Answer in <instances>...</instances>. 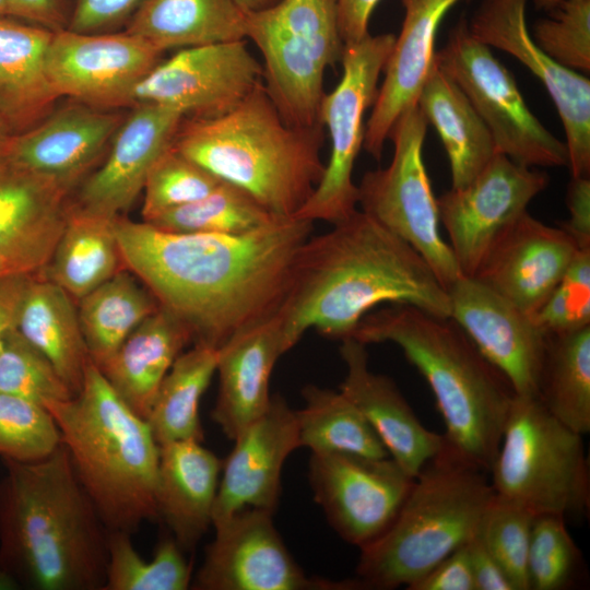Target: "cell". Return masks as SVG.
<instances>
[{
    "mask_svg": "<svg viewBox=\"0 0 590 590\" xmlns=\"http://www.w3.org/2000/svg\"><path fill=\"white\" fill-rule=\"evenodd\" d=\"M493 496L488 473L444 441L415 476L389 527L359 547L357 581L363 589H408L475 536Z\"/></svg>",
    "mask_w": 590,
    "mask_h": 590,
    "instance_id": "cell-7",
    "label": "cell"
},
{
    "mask_svg": "<svg viewBox=\"0 0 590 590\" xmlns=\"http://www.w3.org/2000/svg\"><path fill=\"white\" fill-rule=\"evenodd\" d=\"M349 338L398 345L432 389L446 447L489 473L515 392L451 317L391 304L365 315Z\"/></svg>",
    "mask_w": 590,
    "mask_h": 590,
    "instance_id": "cell-4",
    "label": "cell"
},
{
    "mask_svg": "<svg viewBox=\"0 0 590 590\" xmlns=\"http://www.w3.org/2000/svg\"><path fill=\"white\" fill-rule=\"evenodd\" d=\"M12 273L21 272L16 271L8 261L0 257V278Z\"/></svg>",
    "mask_w": 590,
    "mask_h": 590,
    "instance_id": "cell-59",
    "label": "cell"
},
{
    "mask_svg": "<svg viewBox=\"0 0 590 590\" xmlns=\"http://www.w3.org/2000/svg\"><path fill=\"white\" fill-rule=\"evenodd\" d=\"M219 349L194 343L182 352L161 382L146 421L156 442L203 440L200 400L216 371Z\"/></svg>",
    "mask_w": 590,
    "mask_h": 590,
    "instance_id": "cell-37",
    "label": "cell"
},
{
    "mask_svg": "<svg viewBox=\"0 0 590 590\" xmlns=\"http://www.w3.org/2000/svg\"><path fill=\"white\" fill-rule=\"evenodd\" d=\"M54 32L0 16V115L13 132L36 125L58 98L47 75V52Z\"/></svg>",
    "mask_w": 590,
    "mask_h": 590,
    "instance_id": "cell-30",
    "label": "cell"
},
{
    "mask_svg": "<svg viewBox=\"0 0 590 590\" xmlns=\"http://www.w3.org/2000/svg\"><path fill=\"white\" fill-rule=\"evenodd\" d=\"M314 222L280 217L241 235L176 233L118 216L123 267L181 320L196 343L219 349L279 309Z\"/></svg>",
    "mask_w": 590,
    "mask_h": 590,
    "instance_id": "cell-1",
    "label": "cell"
},
{
    "mask_svg": "<svg viewBox=\"0 0 590 590\" xmlns=\"http://www.w3.org/2000/svg\"><path fill=\"white\" fill-rule=\"evenodd\" d=\"M31 275L12 273L0 278V339L15 328L19 306Z\"/></svg>",
    "mask_w": 590,
    "mask_h": 590,
    "instance_id": "cell-54",
    "label": "cell"
},
{
    "mask_svg": "<svg viewBox=\"0 0 590 590\" xmlns=\"http://www.w3.org/2000/svg\"><path fill=\"white\" fill-rule=\"evenodd\" d=\"M436 62L467 95L491 131L497 152L527 167L567 166L565 142L533 115L512 73L472 36L464 17L451 28Z\"/></svg>",
    "mask_w": 590,
    "mask_h": 590,
    "instance_id": "cell-12",
    "label": "cell"
},
{
    "mask_svg": "<svg viewBox=\"0 0 590 590\" xmlns=\"http://www.w3.org/2000/svg\"><path fill=\"white\" fill-rule=\"evenodd\" d=\"M202 441L160 446L155 500L181 550H192L212 526L221 460Z\"/></svg>",
    "mask_w": 590,
    "mask_h": 590,
    "instance_id": "cell-28",
    "label": "cell"
},
{
    "mask_svg": "<svg viewBox=\"0 0 590 590\" xmlns=\"http://www.w3.org/2000/svg\"><path fill=\"white\" fill-rule=\"evenodd\" d=\"M448 295L450 317L515 394L535 397L546 333L533 318L472 276L459 278Z\"/></svg>",
    "mask_w": 590,
    "mask_h": 590,
    "instance_id": "cell-19",
    "label": "cell"
},
{
    "mask_svg": "<svg viewBox=\"0 0 590 590\" xmlns=\"http://www.w3.org/2000/svg\"><path fill=\"white\" fill-rule=\"evenodd\" d=\"M582 555L559 515L534 516L528 553L530 590H565L583 573Z\"/></svg>",
    "mask_w": 590,
    "mask_h": 590,
    "instance_id": "cell-41",
    "label": "cell"
},
{
    "mask_svg": "<svg viewBox=\"0 0 590 590\" xmlns=\"http://www.w3.org/2000/svg\"><path fill=\"white\" fill-rule=\"evenodd\" d=\"M78 302L87 352L97 366L160 307L153 294L128 269H121Z\"/></svg>",
    "mask_w": 590,
    "mask_h": 590,
    "instance_id": "cell-36",
    "label": "cell"
},
{
    "mask_svg": "<svg viewBox=\"0 0 590 590\" xmlns=\"http://www.w3.org/2000/svg\"><path fill=\"white\" fill-rule=\"evenodd\" d=\"M496 495L534 516H586L589 463L582 435L552 416L535 397L515 394L488 473Z\"/></svg>",
    "mask_w": 590,
    "mask_h": 590,
    "instance_id": "cell-8",
    "label": "cell"
},
{
    "mask_svg": "<svg viewBox=\"0 0 590 590\" xmlns=\"http://www.w3.org/2000/svg\"><path fill=\"white\" fill-rule=\"evenodd\" d=\"M428 123L417 105L393 125L390 164L369 170L358 189L361 211L411 245L429 264L447 290L462 276L448 243L439 231V213L427 175L423 145Z\"/></svg>",
    "mask_w": 590,
    "mask_h": 590,
    "instance_id": "cell-10",
    "label": "cell"
},
{
    "mask_svg": "<svg viewBox=\"0 0 590 590\" xmlns=\"http://www.w3.org/2000/svg\"><path fill=\"white\" fill-rule=\"evenodd\" d=\"M62 444L49 410L30 400L0 392V457L32 462L51 455Z\"/></svg>",
    "mask_w": 590,
    "mask_h": 590,
    "instance_id": "cell-44",
    "label": "cell"
},
{
    "mask_svg": "<svg viewBox=\"0 0 590 590\" xmlns=\"http://www.w3.org/2000/svg\"><path fill=\"white\" fill-rule=\"evenodd\" d=\"M191 568L174 540H162L148 560L141 557L125 531H108L106 580L103 590H185Z\"/></svg>",
    "mask_w": 590,
    "mask_h": 590,
    "instance_id": "cell-40",
    "label": "cell"
},
{
    "mask_svg": "<svg viewBox=\"0 0 590 590\" xmlns=\"http://www.w3.org/2000/svg\"><path fill=\"white\" fill-rule=\"evenodd\" d=\"M534 515L494 493L476 536L500 564L515 590H530L528 553Z\"/></svg>",
    "mask_w": 590,
    "mask_h": 590,
    "instance_id": "cell-43",
    "label": "cell"
},
{
    "mask_svg": "<svg viewBox=\"0 0 590 590\" xmlns=\"http://www.w3.org/2000/svg\"><path fill=\"white\" fill-rule=\"evenodd\" d=\"M125 31L163 52L246 39L245 12L235 0H141Z\"/></svg>",
    "mask_w": 590,
    "mask_h": 590,
    "instance_id": "cell-33",
    "label": "cell"
},
{
    "mask_svg": "<svg viewBox=\"0 0 590 590\" xmlns=\"http://www.w3.org/2000/svg\"><path fill=\"white\" fill-rule=\"evenodd\" d=\"M73 300L42 273L33 274L19 306L15 329L49 359L75 396L91 358Z\"/></svg>",
    "mask_w": 590,
    "mask_h": 590,
    "instance_id": "cell-31",
    "label": "cell"
},
{
    "mask_svg": "<svg viewBox=\"0 0 590 590\" xmlns=\"http://www.w3.org/2000/svg\"><path fill=\"white\" fill-rule=\"evenodd\" d=\"M15 133L0 115V163L3 162L10 142Z\"/></svg>",
    "mask_w": 590,
    "mask_h": 590,
    "instance_id": "cell-55",
    "label": "cell"
},
{
    "mask_svg": "<svg viewBox=\"0 0 590 590\" xmlns=\"http://www.w3.org/2000/svg\"><path fill=\"white\" fill-rule=\"evenodd\" d=\"M276 219L280 217L271 214L246 191L222 181L208 196L169 210L149 223L176 233L241 235Z\"/></svg>",
    "mask_w": 590,
    "mask_h": 590,
    "instance_id": "cell-39",
    "label": "cell"
},
{
    "mask_svg": "<svg viewBox=\"0 0 590 590\" xmlns=\"http://www.w3.org/2000/svg\"><path fill=\"white\" fill-rule=\"evenodd\" d=\"M20 588L16 578L2 563H0V590H15Z\"/></svg>",
    "mask_w": 590,
    "mask_h": 590,
    "instance_id": "cell-57",
    "label": "cell"
},
{
    "mask_svg": "<svg viewBox=\"0 0 590 590\" xmlns=\"http://www.w3.org/2000/svg\"><path fill=\"white\" fill-rule=\"evenodd\" d=\"M468 545V544H467ZM464 545L440 560L409 590H475L474 579Z\"/></svg>",
    "mask_w": 590,
    "mask_h": 590,
    "instance_id": "cell-49",
    "label": "cell"
},
{
    "mask_svg": "<svg viewBox=\"0 0 590 590\" xmlns=\"http://www.w3.org/2000/svg\"><path fill=\"white\" fill-rule=\"evenodd\" d=\"M3 462L0 563L21 588L103 590L108 530L66 446L37 461Z\"/></svg>",
    "mask_w": 590,
    "mask_h": 590,
    "instance_id": "cell-3",
    "label": "cell"
},
{
    "mask_svg": "<svg viewBox=\"0 0 590 590\" xmlns=\"http://www.w3.org/2000/svg\"><path fill=\"white\" fill-rule=\"evenodd\" d=\"M302 396L305 404L295 411L300 447L311 453L389 457L371 426L340 389L308 385Z\"/></svg>",
    "mask_w": 590,
    "mask_h": 590,
    "instance_id": "cell-38",
    "label": "cell"
},
{
    "mask_svg": "<svg viewBox=\"0 0 590 590\" xmlns=\"http://www.w3.org/2000/svg\"><path fill=\"white\" fill-rule=\"evenodd\" d=\"M16 19L52 32L67 28L70 11L67 0H8Z\"/></svg>",
    "mask_w": 590,
    "mask_h": 590,
    "instance_id": "cell-51",
    "label": "cell"
},
{
    "mask_svg": "<svg viewBox=\"0 0 590 590\" xmlns=\"http://www.w3.org/2000/svg\"><path fill=\"white\" fill-rule=\"evenodd\" d=\"M1 345H2V339H0V350H1Z\"/></svg>",
    "mask_w": 590,
    "mask_h": 590,
    "instance_id": "cell-61",
    "label": "cell"
},
{
    "mask_svg": "<svg viewBox=\"0 0 590 590\" xmlns=\"http://www.w3.org/2000/svg\"><path fill=\"white\" fill-rule=\"evenodd\" d=\"M121 118L83 103H70L13 135L3 162L70 190L95 163Z\"/></svg>",
    "mask_w": 590,
    "mask_h": 590,
    "instance_id": "cell-23",
    "label": "cell"
},
{
    "mask_svg": "<svg viewBox=\"0 0 590 590\" xmlns=\"http://www.w3.org/2000/svg\"><path fill=\"white\" fill-rule=\"evenodd\" d=\"M345 377L340 390L359 410L389 457L415 477L444 447V437L426 428L393 380L368 366L366 345L342 340Z\"/></svg>",
    "mask_w": 590,
    "mask_h": 590,
    "instance_id": "cell-26",
    "label": "cell"
},
{
    "mask_svg": "<svg viewBox=\"0 0 590 590\" xmlns=\"http://www.w3.org/2000/svg\"><path fill=\"white\" fill-rule=\"evenodd\" d=\"M69 190L13 164L0 163V257L16 271L42 273L64 227Z\"/></svg>",
    "mask_w": 590,
    "mask_h": 590,
    "instance_id": "cell-25",
    "label": "cell"
},
{
    "mask_svg": "<svg viewBox=\"0 0 590 590\" xmlns=\"http://www.w3.org/2000/svg\"><path fill=\"white\" fill-rule=\"evenodd\" d=\"M233 440L235 445L222 463L212 526L248 507L274 512L283 464L300 447L295 410L280 394H273L267 411Z\"/></svg>",
    "mask_w": 590,
    "mask_h": 590,
    "instance_id": "cell-20",
    "label": "cell"
},
{
    "mask_svg": "<svg viewBox=\"0 0 590 590\" xmlns=\"http://www.w3.org/2000/svg\"><path fill=\"white\" fill-rule=\"evenodd\" d=\"M567 208L569 219L562 227L576 243L579 249H590V178L571 177L567 188Z\"/></svg>",
    "mask_w": 590,
    "mask_h": 590,
    "instance_id": "cell-50",
    "label": "cell"
},
{
    "mask_svg": "<svg viewBox=\"0 0 590 590\" xmlns=\"http://www.w3.org/2000/svg\"><path fill=\"white\" fill-rule=\"evenodd\" d=\"M530 31L538 46L571 71H590V0H565Z\"/></svg>",
    "mask_w": 590,
    "mask_h": 590,
    "instance_id": "cell-46",
    "label": "cell"
},
{
    "mask_svg": "<svg viewBox=\"0 0 590 590\" xmlns=\"http://www.w3.org/2000/svg\"><path fill=\"white\" fill-rule=\"evenodd\" d=\"M0 392L30 400L45 408L73 397L49 359L15 328L2 338Z\"/></svg>",
    "mask_w": 590,
    "mask_h": 590,
    "instance_id": "cell-42",
    "label": "cell"
},
{
    "mask_svg": "<svg viewBox=\"0 0 590 590\" xmlns=\"http://www.w3.org/2000/svg\"><path fill=\"white\" fill-rule=\"evenodd\" d=\"M528 0H482L468 27L487 47L519 60L552 98L565 131L571 177L590 174V80L555 62L534 42L526 20Z\"/></svg>",
    "mask_w": 590,
    "mask_h": 590,
    "instance_id": "cell-18",
    "label": "cell"
},
{
    "mask_svg": "<svg viewBox=\"0 0 590 590\" xmlns=\"http://www.w3.org/2000/svg\"><path fill=\"white\" fill-rule=\"evenodd\" d=\"M563 1L565 0H533V3L535 9L548 12Z\"/></svg>",
    "mask_w": 590,
    "mask_h": 590,
    "instance_id": "cell-58",
    "label": "cell"
},
{
    "mask_svg": "<svg viewBox=\"0 0 590 590\" xmlns=\"http://www.w3.org/2000/svg\"><path fill=\"white\" fill-rule=\"evenodd\" d=\"M380 304H408L450 317L447 290L406 241L356 210L299 248L276 310L283 347L291 350L310 328L346 339Z\"/></svg>",
    "mask_w": 590,
    "mask_h": 590,
    "instance_id": "cell-2",
    "label": "cell"
},
{
    "mask_svg": "<svg viewBox=\"0 0 590 590\" xmlns=\"http://www.w3.org/2000/svg\"><path fill=\"white\" fill-rule=\"evenodd\" d=\"M273 512L244 508L213 526L214 539L191 586L197 590H352L356 579L309 578L276 531Z\"/></svg>",
    "mask_w": 590,
    "mask_h": 590,
    "instance_id": "cell-13",
    "label": "cell"
},
{
    "mask_svg": "<svg viewBox=\"0 0 590 590\" xmlns=\"http://www.w3.org/2000/svg\"><path fill=\"white\" fill-rule=\"evenodd\" d=\"M222 180L192 162L174 145L151 168L143 190L141 214L144 222L211 193Z\"/></svg>",
    "mask_w": 590,
    "mask_h": 590,
    "instance_id": "cell-45",
    "label": "cell"
},
{
    "mask_svg": "<svg viewBox=\"0 0 590 590\" xmlns=\"http://www.w3.org/2000/svg\"><path fill=\"white\" fill-rule=\"evenodd\" d=\"M245 28L262 55L263 85L283 120L321 125L324 73L344 50L338 0H280L245 13Z\"/></svg>",
    "mask_w": 590,
    "mask_h": 590,
    "instance_id": "cell-9",
    "label": "cell"
},
{
    "mask_svg": "<svg viewBox=\"0 0 590 590\" xmlns=\"http://www.w3.org/2000/svg\"><path fill=\"white\" fill-rule=\"evenodd\" d=\"M184 119L169 107L137 103L116 131L107 160L82 186L76 205L120 216L143 190L155 162L173 145Z\"/></svg>",
    "mask_w": 590,
    "mask_h": 590,
    "instance_id": "cell-22",
    "label": "cell"
},
{
    "mask_svg": "<svg viewBox=\"0 0 590 590\" xmlns=\"http://www.w3.org/2000/svg\"><path fill=\"white\" fill-rule=\"evenodd\" d=\"M191 340V330L160 306L98 368L118 396L146 420L161 382Z\"/></svg>",
    "mask_w": 590,
    "mask_h": 590,
    "instance_id": "cell-29",
    "label": "cell"
},
{
    "mask_svg": "<svg viewBox=\"0 0 590 590\" xmlns=\"http://www.w3.org/2000/svg\"><path fill=\"white\" fill-rule=\"evenodd\" d=\"M578 250L562 227L524 212L498 236L472 278L533 317Z\"/></svg>",
    "mask_w": 590,
    "mask_h": 590,
    "instance_id": "cell-21",
    "label": "cell"
},
{
    "mask_svg": "<svg viewBox=\"0 0 590 590\" xmlns=\"http://www.w3.org/2000/svg\"><path fill=\"white\" fill-rule=\"evenodd\" d=\"M459 0H400L404 17L386 61L365 125L364 150L379 160L398 118L416 105L422 87L436 62L439 25Z\"/></svg>",
    "mask_w": 590,
    "mask_h": 590,
    "instance_id": "cell-24",
    "label": "cell"
},
{
    "mask_svg": "<svg viewBox=\"0 0 590 590\" xmlns=\"http://www.w3.org/2000/svg\"><path fill=\"white\" fill-rule=\"evenodd\" d=\"M394 39L390 33L367 34L358 42L344 44L342 76L333 91L324 93L319 110L320 123L330 137L329 161L295 217L334 225L357 210L358 189L353 169L364 143L365 114L376 99L378 81Z\"/></svg>",
    "mask_w": 590,
    "mask_h": 590,
    "instance_id": "cell-11",
    "label": "cell"
},
{
    "mask_svg": "<svg viewBox=\"0 0 590 590\" xmlns=\"http://www.w3.org/2000/svg\"><path fill=\"white\" fill-rule=\"evenodd\" d=\"M323 126L287 125L263 82L229 113L185 118L174 148L278 217H294L320 181Z\"/></svg>",
    "mask_w": 590,
    "mask_h": 590,
    "instance_id": "cell-5",
    "label": "cell"
},
{
    "mask_svg": "<svg viewBox=\"0 0 590 590\" xmlns=\"http://www.w3.org/2000/svg\"><path fill=\"white\" fill-rule=\"evenodd\" d=\"M0 16L14 17L12 8L8 0H0Z\"/></svg>",
    "mask_w": 590,
    "mask_h": 590,
    "instance_id": "cell-60",
    "label": "cell"
},
{
    "mask_svg": "<svg viewBox=\"0 0 590 590\" xmlns=\"http://www.w3.org/2000/svg\"><path fill=\"white\" fill-rule=\"evenodd\" d=\"M141 0H74L67 28L81 33L107 32L127 23Z\"/></svg>",
    "mask_w": 590,
    "mask_h": 590,
    "instance_id": "cell-48",
    "label": "cell"
},
{
    "mask_svg": "<svg viewBox=\"0 0 590 590\" xmlns=\"http://www.w3.org/2000/svg\"><path fill=\"white\" fill-rule=\"evenodd\" d=\"M379 1L338 0L339 26L344 44L358 42L369 34V20Z\"/></svg>",
    "mask_w": 590,
    "mask_h": 590,
    "instance_id": "cell-53",
    "label": "cell"
},
{
    "mask_svg": "<svg viewBox=\"0 0 590 590\" xmlns=\"http://www.w3.org/2000/svg\"><path fill=\"white\" fill-rule=\"evenodd\" d=\"M235 1L245 13H249V12L260 11L266 8H269L275 4L276 2H279L280 0H235Z\"/></svg>",
    "mask_w": 590,
    "mask_h": 590,
    "instance_id": "cell-56",
    "label": "cell"
},
{
    "mask_svg": "<svg viewBox=\"0 0 590 590\" xmlns=\"http://www.w3.org/2000/svg\"><path fill=\"white\" fill-rule=\"evenodd\" d=\"M535 398L573 430H590V326L546 333Z\"/></svg>",
    "mask_w": 590,
    "mask_h": 590,
    "instance_id": "cell-35",
    "label": "cell"
},
{
    "mask_svg": "<svg viewBox=\"0 0 590 590\" xmlns=\"http://www.w3.org/2000/svg\"><path fill=\"white\" fill-rule=\"evenodd\" d=\"M309 483L330 526L362 547L392 522L414 479L393 459L352 453H311Z\"/></svg>",
    "mask_w": 590,
    "mask_h": 590,
    "instance_id": "cell-15",
    "label": "cell"
},
{
    "mask_svg": "<svg viewBox=\"0 0 590 590\" xmlns=\"http://www.w3.org/2000/svg\"><path fill=\"white\" fill-rule=\"evenodd\" d=\"M263 82L247 40L181 48L138 84L133 104L154 103L187 119L214 118L240 105Z\"/></svg>",
    "mask_w": 590,
    "mask_h": 590,
    "instance_id": "cell-14",
    "label": "cell"
},
{
    "mask_svg": "<svg viewBox=\"0 0 590 590\" xmlns=\"http://www.w3.org/2000/svg\"><path fill=\"white\" fill-rule=\"evenodd\" d=\"M161 51L141 37L122 33L54 32L47 75L58 97L97 108L133 104V92L160 62Z\"/></svg>",
    "mask_w": 590,
    "mask_h": 590,
    "instance_id": "cell-17",
    "label": "cell"
},
{
    "mask_svg": "<svg viewBox=\"0 0 590 590\" xmlns=\"http://www.w3.org/2000/svg\"><path fill=\"white\" fill-rule=\"evenodd\" d=\"M117 217L69 206L62 233L42 274L76 300L109 280L123 266Z\"/></svg>",
    "mask_w": 590,
    "mask_h": 590,
    "instance_id": "cell-34",
    "label": "cell"
},
{
    "mask_svg": "<svg viewBox=\"0 0 590 590\" xmlns=\"http://www.w3.org/2000/svg\"><path fill=\"white\" fill-rule=\"evenodd\" d=\"M548 182L545 173L497 152L471 182L437 198L439 221L462 275L475 274L494 241Z\"/></svg>",
    "mask_w": 590,
    "mask_h": 590,
    "instance_id": "cell-16",
    "label": "cell"
},
{
    "mask_svg": "<svg viewBox=\"0 0 590 590\" xmlns=\"http://www.w3.org/2000/svg\"><path fill=\"white\" fill-rule=\"evenodd\" d=\"M75 473L108 531L132 534L158 518L160 445L145 418L87 363L79 393L49 404Z\"/></svg>",
    "mask_w": 590,
    "mask_h": 590,
    "instance_id": "cell-6",
    "label": "cell"
},
{
    "mask_svg": "<svg viewBox=\"0 0 590 590\" xmlns=\"http://www.w3.org/2000/svg\"><path fill=\"white\" fill-rule=\"evenodd\" d=\"M467 546L475 590H515L500 564L479 540L476 534Z\"/></svg>",
    "mask_w": 590,
    "mask_h": 590,
    "instance_id": "cell-52",
    "label": "cell"
},
{
    "mask_svg": "<svg viewBox=\"0 0 590 590\" xmlns=\"http://www.w3.org/2000/svg\"><path fill=\"white\" fill-rule=\"evenodd\" d=\"M284 353L275 314L239 330L219 347V393L212 420L227 438L233 440L267 411L271 374Z\"/></svg>",
    "mask_w": 590,
    "mask_h": 590,
    "instance_id": "cell-27",
    "label": "cell"
},
{
    "mask_svg": "<svg viewBox=\"0 0 590 590\" xmlns=\"http://www.w3.org/2000/svg\"><path fill=\"white\" fill-rule=\"evenodd\" d=\"M545 333H560L590 326V284L565 276L532 317Z\"/></svg>",
    "mask_w": 590,
    "mask_h": 590,
    "instance_id": "cell-47",
    "label": "cell"
},
{
    "mask_svg": "<svg viewBox=\"0 0 590 590\" xmlns=\"http://www.w3.org/2000/svg\"><path fill=\"white\" fill-rule=\"evenodd\" d=\"M416 105L448 156L451 188H462L497 153L491 131L459 85L435 62Z\"/></svg>",
    "mask_w": 590,
    "mask_h": 590,
    "instance_id": "cell-32",
    "label": "cell"
}]
</instances>
